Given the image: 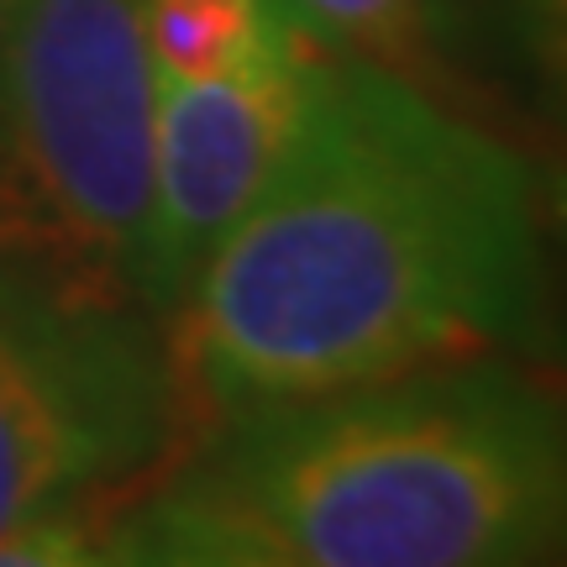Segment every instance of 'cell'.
I'll list each match as a JSON object with an SVG mask.
<instances>
[{"label":"cell","mask_w":567,"mask_h":567,"mask_svg":"<svg viewBox=\"0 0 567 567\" xmlns=\"http://www.w3.org/2000/svg\"><path fill=\"white\" fill-rule=\"evenodd\" d=\"M326 42L231 80L153 74V210L142 252V310H179L226 231L247 216L295 132L310 63Z\"/></svg>","instance_id":"5"},{"label":"cell","mask_w":567,"mask_h":567,"mask_svg":"<svg viewBox=\"0 0 567 567\" xmlns=\"http://www.w3.org/2000/svg\"><path fill=\"white\" fill-rule=\"evenodd\" d=\"M153 59L142 0H6L0 231L74 284L142 305Z\"/></svg>","instance_id":"3"},{"label":"cell","mask_w":567,"mask_h":567,"mask_svg":"<svg viewBox=\"0 0 567 567\" xmlns=\"http://www.w3.org/2000/svg\"><path fill=\"white\" fill-rule=\"evenodd\" d=\"M557 400L515 358H452L258 400L105 509L132 567H520L563 551Z\"/></svg>","instance_id":"2"},{"label":"cell","mask_w":567,"mask_h":567,"mask_svg":"<svg viewBox=\"0 0 567 567\" xmlns=\"http://www.w3.org/2000/svg\"><path fill=\"white\" fill-rule=\"evenodd\" d=\"M142 38L163 80H231L321 42L295 0H142Z\"/></svg>","instance_id":"6"},{"label":"cell","mask_w":567,"mask_h":567,"mask_svg":"<svg viewBox=\"0 0 567 567\" xmlns=\"http://www.w3.org/2000/svg\"><path fill=\"white\" fill-rule=\"evenodd\" d=\"M189 425L168 326L0 231V542L132 494Z\"/></svg>","instance_id":"4"},{"label":"cell","mask_w":567,"mask_h":567,"mask_svg":"<svg viewBox=\"0 0 567 567\" xmlns=\"http://www.w3.org/2000/svg\"><path fill=\"white\" fill-rule=\"evenodd\" d=\"M0 11H6V0H0Z\"/></svg>","instance_id":"9"},{"label":"cell","mask_w":567,"mask_h":567,"mask_svg":"<svg viewBox=\"0 0 567 567\" xmlns=\"http://www.w3.org/2000/svg\"><path fill=\"white\" fill-rule=\"evenodd\" d=\"M295 11H300L305 27L326 48L368 59V63H384L394 74L446 95L436 84L446 74V59L436 48V38H431L425 0H295Z\"/></svg>","instance_id":"7"},{"label":"cell","mask_w":567,"mask_h":567,"mask_svg":"<svg viewBox=\"0 0 567 567\" xmlns=\"http://www.w3.org/2000/svg\"><path fill=\"white\" fill-rule=\"evenodd\" d=\"M551 6L557 0H425V21L442 59L536 69L551 42Z\"/></svg>","instance_id":"8"},{"label":"cell","mask_w":567,"mask_h":567,"mask_svg":"<svg viewBox=\"0 0 567 567\" xmlns=\"http://www.w3.org/2000/svg\"><path fill=\"white\" fill-rule=\"evenodd\" d=\"M536 179L499 132L326 48L295 132L168 316L189 421L452 358L542 352Z\"/></svg>","instance_id":"1"}]
</instances>
